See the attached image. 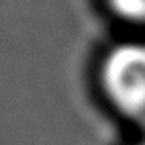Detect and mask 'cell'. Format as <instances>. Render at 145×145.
<instances>
[{"label": "cell", "mask_w": 145, "mask_h": 145, "mask_svg": "<svg viewBox=\"0 0 145 145\" xmlns=\"http://www.w3.org/2000/svg\"><path fill=\"white\" fill-rule=\"evenodd\" d=\"M114 14L133 25H145V0H108Z\"/></svg>", "instance_id": "2"}, {"label": "cell", "mask_w": 145, "mask_h": 145, "mask_svg": "<svg viewBox=\"0 0 145 145\" xmlns=\"http://www.w3.org/2000/svg\"><path fill=\"white\" fill-rule=\"evenodd\" d=\"M100 86L112 108L145 131V41L114 45L100 63Z\"/></svg>", "instance_id": "1"}, {"label": "cell", "mask_w": 145, "mask_h": 145, "mask_svg": "<svg viewBox=\"0 0 145 145\" xmlns=\"http://www.w3.org/2000/svg\"><path fill=\"white\" fill-rule=\"evenodd\" d=\"M135 145H145V139H141L139 143H135Z\"/></svg>", "instance_id": "3"}]
</instances>
